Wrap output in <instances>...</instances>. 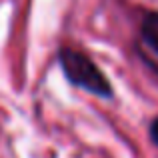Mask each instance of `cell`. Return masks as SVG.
<instances>
[{"label": "cell", "mask_w": 158, "mask_h": 158, "mask_svg": "<svg viewBox=\"0 0 158 158\" xmlns=\"http://www.w3.org/2000/svg\"><path fill=\"white\" fill-rule=\"evenodd\" d=\"M58 62H60L64 76L78 88H84L86 92L96 94L100 98L112 96V86L102 74V70L82 52L74 48H62L58 52Z\"/></svg>", "instance_id": "6da1fadb"}, {"label": "cell", "mask_w": 158, "mask_h": 158, "mask_svg": "<svg viewBox=\"0 0 158 158\" xmlns=\"http://www.w3.org/2000/svg\"><path fill=\"white\" fill-rule=\"evenodd\" d=\"M138 52L148 66L158 74V12L146 14L140 28Z\"/></svg>", "instance_id": "7a4b0ae2"}, {"label": "cell", "mask_w": 158, "mask_h": 158, "mask_svg": "<svg viewBox=\"0 0 158 158\" xmlns=\"http://www.w3.org/2000/svg\"><path fill=\"white\" fill-rule=\"evenodd\" d=\"M150 138H152V142L158 146V118H154L152 124H150Z\"/></svg>", "instance_id": "3957f363"}]
</instances>
